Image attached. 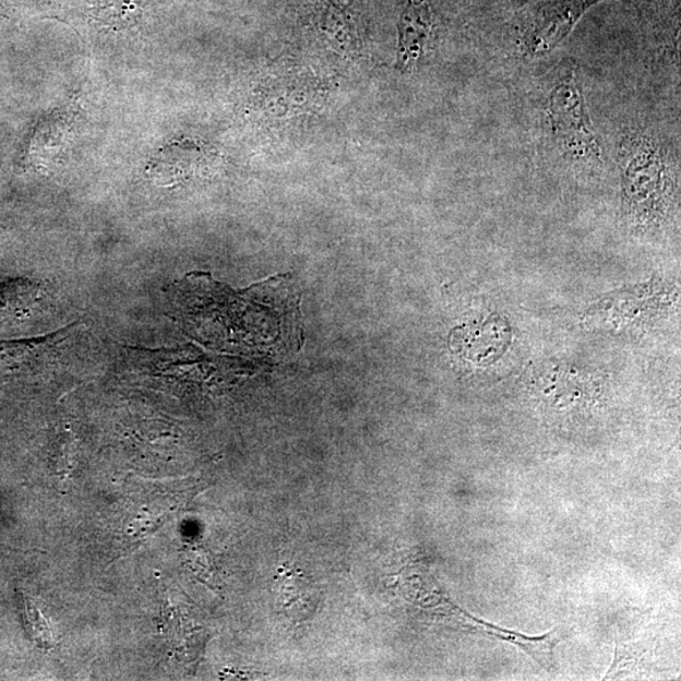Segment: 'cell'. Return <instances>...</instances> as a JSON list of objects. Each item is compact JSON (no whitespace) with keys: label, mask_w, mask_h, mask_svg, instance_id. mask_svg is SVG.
I'll return each instance as SVG.
<instances>
[{"label":"cell","mask_w":681,"mask_h":681,"mask_svg":"<svg viewBox=\"0 0 681 681\" xmlns=\"http://www.w3.org/2000/svg\"><path fill=\"white\" fill-rule=\"evenodd\" d=\"M555 132L568 150L580 157L599 158V148L585 99L575 84L574 74L559 85L550 99Z\"/></svg>","instance_id":"obj_1"},{"label":"cell","mask_w":681,"mask_h":681,"mask_svg":"<svg viewBox=\"0 0 681 681\" xmlns=\"http://www.w3.org/2000/svg\"><path fill=\"white\" fill-rule=\"evenodd\" d=\"M507 323L494 315L476 320L453 332V350L469 362L489 365L498 360L510 345Z\"/></svg>","instance_id":"obj_2"},{"label":"cell","mask_w":681,"mask_h":681,"mask_svg":"<svg viewBox=\"0 0 681 681\" xmlns=\"http://www.w3.org/2000/svg\"><path fill=\"white\" fill-rule=\"evenodd\" d=\"M595 2L597 0H557L554 5L546 8L535 22L529 37L531 51L545 52L561 43Z\"/></svg>","instance_id":"obj_3"},{"label":"cell","mask_w":681,"mask_h":681,"mask_svg":"<svg viewBox=\"0 0 681 681\" xmlns=\"http://www.w3.org/2000/svg\"><path fill=\"white\" fill-rule=\"evenodd\" d=\"M432 28V13L425 0H409L399 21V55L404 68L415 63L423 52Z\"/></svg>","instance_id":"obj_4"}]
</instances>
